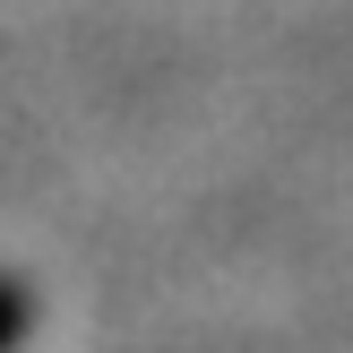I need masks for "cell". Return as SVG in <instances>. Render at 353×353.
<instances>
[{
	"mask_svg": "<svg viewBox=\"0 0 353 353\" xmlns=\"http://www.w3.org/2000/svg\"><path fill=\"white\" fill-rule=\"evenodd\" d=\"M17 319H26V310H17V293H9V285H0V345H9V336H17Z\"/></svg>",
	"mask_w": 353,
	"mask_h": 353,
	"instance_id": "obj_1",
	"label": "cell"
}]
</instances>
